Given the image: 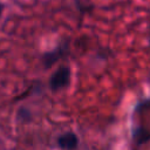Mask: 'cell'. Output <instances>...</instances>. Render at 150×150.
Segmentation results:
<instances>
[{
  "label": "cell",
  "mask_w": 150,
  "mask_h": 150,
  "mask_svg": "<svg viewBox=\"0 0 150 150\" xmlns=\"http://www.w3.org/2000/svg\"><path fill=\"white\" fill-rule=\"evenodd\" d=\"M70 81V69L66 66L60 67L50 77L49 87L53 90H60L69 84Z\"/></svg>",
  "instance_id": "1"
},
{
  "label": "cell",
  "mask_w": 150,
  "mask_h": 150,
  "mask_svg": "<svg viewBox=\"0 0 150 150\" xmlns=\"http://www.w3.org/2000/svg\"><path fill=\"white\" fill-rule=\"evenodd\" d=\"M57 144L63 150H74L79 144V138L74 132H66L57 138Z\"/></svg>",
  "instance_id": "2"
},
{
  "label": "cell",
  "mask_w": 150,
  "mask_h": 150,
  "mask_svg": "<svg viewBox=\"0 0 150 150\" xmlns=\"http://www.w3.org/2000/svg\"><path fill=\"white\" fill-rule=\"evenodd\" d=\"M64 52V47H59L57 49L53 50V52H49L47 54H45L43 56V62H45V66L46 67H50L53 63H55L63 54Z\"/></svg>",
  "instance_id": "3"
},
{
  "label": "cell",
  "mask_w": 150,
  "mask_h": 150,
  "mask_svg": "<svg viewBox=\"0 0 150 150\" xmlns=\"http://www.w3.org/2000/svg\"><path fill=\"white\" fill-rule=\"evenodd\" d=\"M134 138L138 144H144L150 141V131L144 128H137L134 131Z\"/></svg>",
  "instance_id": "4"
},
{
  "label": "cell",
  "mask_w": 150,
  "mask_h": 150,
  "mask_svg": "<svg viewBox=\"0 0 150 150\" xmlns=\"http://www.w3.org/2000/svg\"><path fill=\"white\" fill-rule=\"evenodd\" d=\"M1 11H2V5L0 4V14H1Z\"/></svg>",
  "instance_id": "5"
},
{
  "label": "cell",
  "mask_w": 150,
  "mask_h": 150,
  "mask_svg": "<svg viewBox=\"0 0 150 150\" xmlns=\"http://www.w3.org/2000/svg\"><path fill=\"white\" fill-rule=\"evenodd\" d=\"M149 42H150V39H149Z\"/></svg>",
  "instance_id": "6"
}]
</instances>
